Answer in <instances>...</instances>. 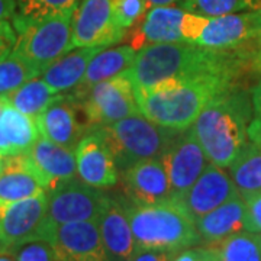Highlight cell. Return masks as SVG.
Returning a JSON list of instances; mask_svg holds the SVG:
<instances>
[{
  "label": "cell",
  "instance_id": "1",
  "mask_svg": "<svg viewBox=\"0 0 261 261\" xmlns=\"http://www.w3.org/2000/svg\"><path fill=\"white\" fill-rule=\"evenodd\" d=\"M241 47L215 49L197 42L145 45L138 49L134 64L125 74L134 89H148L167 80L207 74L228 75L238 80L248 65L258 70V44L252 53L243 51Z\"/></svg>",
  "mask_w": 261,
  "mask_h": 261
},
{
  "label": "cell",
  "instance_id": "2",
  "mask_svg": "<svg viewBox=\"0 0 261 261\" xmlns=\"http://www.w3.org/2000/svg\"><path fill=\"white\" fill-rule=\"evenodd\" d=\"M237 79L228 75H199L167 80L148 89H135L140 112L157 125L176 130L189 129L206 105L232 89Z\"/></svg>",
  "mask_w": 261,
  "mask_h": 261
},
{
  "label": "cell",
  "instance_id": "3",
  "mask_svg": "<svg viewBox=\"0 0 261 261\" xmlns=\"http://www.w3.org/2000/svg\"><path fill=\"white\" fill-rule=\"evenodd\" d=\"M251 119V94L235 86L207 103L190 130L209 161L218 167L228 168L250 142Z\"/></svg>",
  "mask_w": 261,
  "mask_h": 261
},
{
  "label": "cell",
  "instance_id": "4",
  "mask_svg": "<svg viewBox=\"0 0 261 261\" xmlns=\"http://www.w3.org/2000/svg\"><path fill=\"white\" fill-rule=\"evenodd\" d=\"M137 250H161L176 254L197 245L196 221L177 200L160 205H135L123 199Z\"/></svg>",
  "mask_w": 261,
  "mask_h": 261
},
{
  "label": "cell",
  "instance_id": "5",
  "mask_svg": "<svg viewBox=\"0 0 261 261\" xmlns=\"http://www.w3.org/2000/svg\"><path fill=\"white\" fill-rule=\"evenodd\" d=\"M92 129L97 130L108 144L119 173L140 161L160 159L180 132L157 125L142 113Z\"/></svg>",
  "mask_w": 261,
  "mask_h": 261
},
{
  "label": "cell",
  "instance_id": "6",
  "mask_svg": "<svg viewBox=\"0 0 261 261\" xmlns=\"http://www.w3.org/2000/svg\"><path fill=\"white\" fill-rule=\"evenodd\" d=\"M71 22L73 13L41 19H25L15 15L12 23L18 38L12 51L42 73L48 65L71 49Z\"/></svg>",
  "mask_w": 261,
  "mask_h": 261
},
{
  "label": "cell",
  "instance_id": "7",
  "mask_svg": "<svg viewBox=\"0 0 261 261\" xmlns=\"http://www.w3.org/2000/svg\"><path fill=\"white\" fill-rule=\"evenodd\" d=\"M207 18L190 13L174 5L154 6L147 10L140 28L130 35V47L141 49L145 45L164 42H197Z\"/></svg>",
  "mask_w": 261,
  "mask_h": 261
},
{
  "label": "cell",
  "instance_id": "8",
  "mask_svg": "<svg viewBox=\"0 0 261 261\" xmlns=\"http://www.w3.org/2000/svg\"><path fill=\"white\" fill-rule=\"evenodd\" d=\"M47 195L45 237L53 228L58 225L83 221L97 222L112 197L103 189L89 186L79 177L60 185L56 189L47 192Z\"/></svg>",
  "mask_w": 261,
  "mask_h": 261
},
{
  "label": "cell",
  "instance_id": "9",
  "mask_svg": "<svg viewBox=\"0 0 261 261\" xmlns=\"http://www.w3.org/2000/svg\"><path fill=\"white\" fill-rule=\"evenodd\" d=\"M77 102L89 130L141 113L135 89L126 74L96 84Z\"/></svg>",
  "mask_w": 261,
  "mask_h": 261
},
{
  "label": "cell",
  "instance_id": "10",
  "mask_svg": "<svg viewBox=\"0 0 261 261\" xmlns=\"http://www.w3.org/2000/svg\"><path fill=\"white\" fill-rule=\"evenodd\" d=\"M47 207V192L18 202H0V254L44 240Z\"/></svg>",
  "mask_w": 261,
  "mask_h": 261
},
{
  "label": "cell",
  "instance_id": "11",
  "mask_svg": "<svg viewBox=\"0 0 261 261\" xmlns=\"http://www.w3.org/2000/svg\"><path fill=\"white\" fill-rule=\"evenodd\" d=\"M125 34L116 22L112 0H80L71 22V49L111 47Z\"/></svg>",
  "mask_w": 261,
  "mask_h": 261
},
{
  "label": "cell",
  "instance_id": "12",
  "mask_svg": "<svg viewBox=\"0 0 261 261\" xmlns=\"http://www.w3.org/2000/svg\"><path fill=\"white\" fill-rule=\"evenodd\" d=\"M160 161L167 173L174 200L186 195L187 190L211 164L190 128L178 132L160 155Z\"/></svg>",
  "mask_w": 261,
  "mask_h": 261
},
{
  "label": "cell",
  "instance_id": "13",
  "mask_svg": "<svg viewBox=\"0 0 261 261\" xmlns=\"http://www.w3.org/2000/svg\"><path fill=\"white\" fill-rule=\"evenodd\" d=\"M45 241L58 261H111L93 221L58 225L47 233Z\"/></svg>",
  "mask_w": 261,
  "mask_h": 261
},
{
  "label": "cell",
  "instance_id": "14",
  "mask_svg": "<svg viewBox=\"0 0 261 261\" xmlns=\"http://www.w3.org/2000/svg\"><path fill=\"white\" fill-rule=\"evenodd\" d=\"M80 112V103L71 94L60 93L35 118L39 135L65 148L75 149L89 132V126L79 119Z\"/></svg>",
  "mask_w": 261,
  "mask_h": 261
},
{
  "label": "cell",
  "instance_id": "15",
  "mask_svg": "<svg viewBox=\"0 0 261 261\" xmlns=\"http://www.w3.org/2000/svg\"><path fill=\"white\" fill-rule=\"evenodd\" d=\"M122 189L128 202L135 205H160L174 200L167 173L160 159L140 161L121 171Z\"/></svg>",
  "mask_w": 261,
  "mask_h": 261
},
{
  "label": "cell",
  "instance_id": "16",
  "mask_svg": "<svg viewBox=\"0 0 261 261\" xmlns=\"http://www.w3.org/2000/svg\"><path fill=\"white\" fill-rule=\"evenodd\" d=\"M77 177L89 186L108 189L119 183L121 173L102 135L90 129L74 149Z\"/></svg>",
  "mask_w": 261,
  "mask_h": 261
},
{
  "label": "cell",
  "instance_id": "17",
  "mask_svg": "<svg viewBox=\"0 0 261 261\" xmlns=\"http://www.w3.org/2000/svg\"><path fill=\"white\" fill-rule=\"evenodd\" d=\"M261 38V12L229 13L207 18L197 44L215 49H229Z\"/></svg>",
  "mask_w": 261,
  "mask_h": 261
},
{
  "label": "cell",
  "instance_id": "18",
  "mask_svg": "<svg viewBox=\"0 0 261 261\" xmlns=\"http://www.w3.org/2000/svg\"><path fill=\"white\" fill-rule=\"evenodd\" d=\"M238 195L229 173L211 163L177 202L196 221Z\"/></svg>",
  "mask_w": 261,
  "mask_h": 261
},
{
  "label": "cell",
  "instance_id": "19",
  "mask_svg": "<svg viewBox=\"0 0 261 261\" xmlns=\"http://www.w3.org/2000/svg\"><path fill=\"white\" fill-rule=\"evenodd\" d=\"M27 154L39 177L42 178L47 192L77 178L74 149L65 148L39 135Z\"/></svg>",
  "mask_w": 261,
  "mask_h": 261
},
{
  "label": "cell",
  "instance_id": "20",
  "mask_svg": "<svg viewBox=\"0 0 261 261\" xmlns=\"http://www.w3.org/2000/svg\"><path fill=\"white\" fill-rule=\"evenodd\" d=\"M97 226L105 250L111 261H129L137 252V243L132 233L129 218L123 199L111 197L106 209L100 215Z\"/></svg>",
  "mask_w": 261,
  "mask_h": 261
},
{
  "label": "cell",
  "instance_id": "21",
  "mask_svg": "<svg viewBox=\"0 0 261 261\" xmlns=\"http://www.w3.org/2000/svg\"><path fill=\"white\" fill-rule=\"evenodd\" d=\"M45 192L44 181L28 154L5 155L0 171V202H18Z\"/></svg>",
  "mask_w": 261,
  "mask_h": 261
},
{
  "label": "cell",
  "instance_id": "22",
  "mask_svg": "<svg viewBox=\"0 0 261 261\" xmlns=\"http://www.w3.org/2000/svg\"><path fill=\"white\" fill-rule=\"evenodd\" d=\"M196 228L200 241L215 244L238 232L247 231V203L238 195L218 206L209 214L196 219Z\"/></svg>",
  "mask_w": 261,
  "mask_h": 261
},
{
  "label": "cell",
  "instance_id": "23",
  "mask_svg": "<svg viewBox=\"0 0 261 261\" xmlns=\"http://www.w3.org/2000/svg\"><path fill=\"white\" fill-rule=\"evenodd\" d=\"M137 53L138 51L134 49L130 45L106 48V49L99 51L87 65L83 80L68 93L71 94L75 100H80L96 84L113 79L116 75L125 74L134 64Z\"/></svg>",
  "mask_w": 261,
  "mask_h": 261
},
{
  "label": "cell",
  "instance_id": "24",
  "mask_svg": "<svg viewBox=\"0 0 261 261\" xmlns=\"http://www.w3.org/2000/svg\"><path fill=\"white\" fill-rule=\"evenodd\" d=\"M102 49L96 47L73 48V51L70 49L53 64L48 65L39 77L57 93L70 92L80 84L89 63Z\"/></svg>",
  "mask_w": 261,
  "mask_h": 261
},
{
  "label": "cell",
  "instance_id": "25",
  "mask_svg": "<svg viewBox=\"0 0 261 261\" xmlns=\"http://www.w3.org/2000/svg\"><path fill=\"white\" fill-rule=\"evenodd\" d=\"M203 250L207 261H261V232L243 231Z\"/></svg>",
  "mask_w": 261,
  "mask_h": 261
},
{
  "label": "cell",
  "instance_id": "26",
  "mask_svg": "<svg viewBox=\"0 0 261 261\" xmlns=\"http://www.w3.org/2000/svg\"><path fill=\"white\" fill-rule=\"evenodd\" d=\"M2 132L6 142L5 155L27 154L39 138L35 119L20 113L8 103L2 115Z\"/></svg>",
  "mask_w": 261,
  "mask_h": 261
},
{
  "label": "cell",
  "instance_id": "27",
  "mask_svg": "<svg viewBox=\"0 0 261 261\" xmlns=\"http://www.w3.org/2000/svg\"><path fill=\"white\" fill-rule=\"evenodd\" d=\"M228 168L233 185L244 199L261 193V148L257 144L250 141Z\"/></svg>",
  "mask_w": 261,
  "mask_h": 261
},
{
  "label": "cell",
  "instance_id": "28",
  "mask_svg": "<svg viewBox=\"0 0 261 261\" xmlns=\"http://www.w3.org/2000/svg\"><path fill=\"white\" fill-rule=\"evenodd\" d=\"M58 94L60 93H57L53 87H49L38 75L22 84L8 96H5L2 100L15 108L20 113L35 119Z\"/></svg>",
  "mask_w": 261,
  "mask_h": 261
},
{
  "label": "cell",
  "instance_id": "29",
  "mask_svg": "<svg viewBox=\"0 0 261 261\" xmlns=\"http://www.w3.org/2000/svg\"><path fill=\"white\" fill-rule=\"evenodd\" d=\"M39 74L41 70L38 67L10 51L8 56L0 58V99Z\"/></svg>",
  "mask_w": 261,
  "mask_h": 261
},
{
  "label": "cell",
  "instance_id": "30",
  "mask_svg": "<svg viewBox=\"0 0 261 261\" xmlns=\"http://www.w3.org/2000/svg\"><path fill=\"white\" fill-rule=\"evenodd\" d=\"M16 16L25 19H41L56 15L74 13L80 0H15Z\"/></svg>",
  "mask_w": 261,
  "mask_h": 261
},
{
  "label": "cell",
  "instance_id": "31",
  "mask_svg": "<svg viewBox=\"0 0 261 261\" xmlns=\"http://www.w3.org/2000/svg\"><path fill=\"white\" fill-rule=\"evenodd\" d=\"M180 8L205 18H215L247 9V0H181Z\"/></svg>",
  "mask_w": 261,
  "mask_h": 261
},
{
  "label": "cell",
  "instance_id": "32",
  "mask_svg": "<svg viewBox=\"0 0 261 261\" xmlns=\"http://www.w3.org/2000/svg\"><path fill=\"white\" fill-rule=\"evenodd\" d=\"M112 6L116 22L125 32L147 13V0H112Z\"/></svg>",
  "mask_w": 261,
  "mask_h": 261
},
{
  "label": "cell",
  "instance_id": "33",
  "mask_svg": "<svg viewBox=\"0 0 261 261\" xmlns=\"http://www.w3.org/2000/svg\"><path fill=\"white\" fill-rule=\"evenodd\" d=\"M10 254L16 261H57L51 244L44 240H35L22 244Z\"/></svg>",
  "mask_w": 261,
  "mask_h": 261
},
{
  "label": "cell",
  "instance_id": "34",
  "mask_svg": "<svg viewBox=\"0 0 261 261\" xmlns=\"http://www.w3.org/2000/svg\"><path fill=\"white\" fill-rule=\"evenodd\" d=\"M252 119L248 126V138L261 148V80L252 86L251 92Z\"/></svg>",
  "mask_w": 261,
  "mask_h": 261
},
{
  "label": "cell",
  "instance_id": "35",
  "mask_svg": "<svg viewBox=\"0 0 261 261\" xmlns=\"http://www.w3.org/2000/svg\"><path fill=\"white\" fill-rule=\"evenodd\" d=\"M247 203V231L261 232V193L245 197Z\"/></svg>",
  "mask_w": 261,
  "mask_h": 261
},
{
  "label": "cell",
  "instance_id": "36",
  "mask_svg": "<svg viewBox=\"0 0 261 261\" xmlns=\"http://www.w3.org/2000/svg\"><path fill=\"white\" fill-rule=\"evenodd\" d=\"M16 31L13 28L12 20L0 22V58L8 56L16 44Z\"/></svg>",
  "mask_w": 261,
  "mask_h": 261
},
{
  "label": "cell",
  "instance_id": "37",
  "mask_svg": "<svg viewBox=\"0 0 261 261\" xmlns=\"http://www.w3.org/2000/svg\"><path fill=\"white\" fill-rule=\"evenodd\" d=\"M173 252L168 251L140 248L129 261H173Z\"/></svg>",
  "mask_w": 261,
  "mask_h": 261
},
{
  "label": "cell",
  "instance_id": "38",
  "mask_svg": "<svg viewBox=\"0 0 261 261\" xmlns=\"http://www.w3.org/2000/svg\"><path fill=\"white\" fill-rule=\"evenodd\" d=\"M173 261H207V258L203 252V248H196V250H181L173 258Z\"/></svg>",
  "mask_w": 261,
  "mask_h": 261
},
{
  "label": "cell",
  "instance_id": "39",
  "mask_svg": "<svg viewBox=\"0 0 261 261\" xmlns=\"http://www.w3.org/2000/svg\"><path fill=\"white\" fill-rule=\"evenodd\" d=\"M18 8L15 0H0V22L2 20H12L16 15Z\"/></svg>",
  "mask_w": 261,
  "mask_h": 261
},
{
  "label": "cell",
  "instance_id": "40",
  "mask_svg": "<svg viewBox=\"0 0 261 261\" xmlns=\"http://www.w3.org/2000/svg\"><path fill=\"white\" fill-rule=\"evenodd\" d=\"M181 0H147V10L154 6H167V5H176Z\"/></svg>",
  "mask_w": 261,
  "mask_h": 261
},
{
  "label": "cell",
  "instance_id": "41",
  "mask_svg": "<svg viewBox=\"0 0 261 261\" xmlns=\"http://www.w3.org/2000/svg\"><path fill=\"white\" fill-rule=\"evenodd\" d=\"M5 106H6V103L0 99V149L3 151V154L6 152V142H5V138H3V132H2V115H3V111H5Z\"/></svg>",
  "mask_w": 261,
  "mask_h": 261
},
{
  "label": "cell",
  "instance_id": "42",
  "mask_svg": "<svg viewBox=\"0 0 261 261\" xmlns=\"http://www.w3.org/2000/svg\"><path fill=\"white\" fill-rule=\"evenodd\" d=\"M247 9L261 12V0H247Z\"/></svg>",
  "mask_w": 261,
  "mask_h": 261
},
{
  "label": "cell",
  "instance_id": "43",
  "mask_svg": "<svg viewBox=\"0 0 261 261\" xmlns=\"http://www.w3.org/2000/svg\"><path fill=\"white\" fill-rule=\"evenodd\" d=\"M0 261H16L15 257L10 254V252H5V254H0Z\"/></svg>",
  "mask_w": 261,
  "mask_h": 261
},
{
  "label": "cell",
  "instance_id": "44",
  "mask_svg": "<svg viewBox=\"0 0 261 261\" xmlns=\"http://www.w3.org/2000/svg\"><path fill=\"white\" fill-rule=\"evenodd\" d=\"M258 68L261 70V38L258 39Z\"/></svg>",
  "mask_w": 261,
  "mask_h": 261
},
{
  "label": "cell",
  "instance_id": "45",
  "mask_svg": "<svg viewBox=\"0 0 261 261\" xmlns=\"http://www.w3.org/2000/svg\"><path fill=\"white\" fill-rule=\"evenodd\" d=\"M3 161H5V154H3V151L0 149V171H2V167H3Z\"/></svg>",
  "mask_w": 261,
  "mask_h": 261
},
{
  "label": "cell",
  "instance_id": "46",
  "mask_svg": "<svg viewBox=\"0 0 261 261\" xmlns=\"http://www.w3.org/2000/svg\"><path fill=\"white\" fill-rule=\"evenodd\" d=\"M57 261H58V260H57Z\"/></svg>",
  "mask_w": 261,
  "mask_h": 261
}]
</instances>
